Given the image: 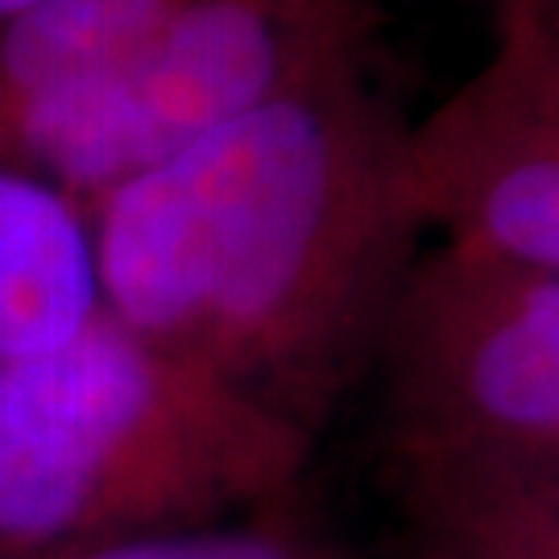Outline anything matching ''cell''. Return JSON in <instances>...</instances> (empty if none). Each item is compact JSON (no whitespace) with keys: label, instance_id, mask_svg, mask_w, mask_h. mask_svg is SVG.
<instances>
[{"label":"cell","instance_id":"cell-1","mask_svg":"<svg viewBox=\"0 0 559 559\" xmlns=\"http://www.w3.org/2000/svg\"><path fill=\"white\" fill-rule=\"evenodd\" d=\"M402 141L365 62L228 120L92 207L104 311L320 440L423 258Z\"/></svg>","mask_w":559,"mask_h":559},{"label":"cell","instance_id":"cell-2","mask_svg":"<svg viewBox=\"0 0 559 559\" xmlns=\"http://www.w3.org/2000/svg\"><path fill=\"white\" fill-rule=\"evenodd\" d=\"M316 436L108 311L0 369V559L282 510Z\"/></svg>","mask_w":559,"mask_h":559},{"label":"cell","instance_id":"cell-3","mask_svg":"<svg viewBox=\"0 0 559 559\" xmlns=\"http://www.w3.org/2000/svg\"><path fill=\"white\" fill-rule=\"evenodd\" d=\"M378 0H170L108 80L0 133V166L96 207L228 120L365 62Z\"/></svg>","mask_w":559,"mask_h":559},{"label":"cell","instance_id":"cell-4","mask_svg":"<svg viewBox=\"0 0 559 559\" xmlns=\"http://www.w3.org/2000/svg\"><path fill=\"white\" fill-rule=\"evenodd\" d=\"M369 385L378 448L559 452V274L436 245L402 286Z\"/></svg>","mask_w":559,"mask_h":559},{"label":"cell","instance_id":"cell-5","mask_svg":"<svg viewBox=\"0 0 559 559\" xmlns=\"http://www.w3.org/2000/svg\"><path fill=\"white\" fill-rule=\"evenodd\" d=\"M423 233L559 274V0L493 9L489 55L402 141Z\"/></svg>","mask_w":559,"mask_h":559},{"label":"cell","instance_id":"cell-6","mask_svg":"<svg viewBox=\"0 0 559 559\" xmlns=\"http://www.w3.org/2000/svg\"><path fill=\"white\" fill-rule=\"evenodd\" d=\"M394 559H559V452L378 448Z\"/></svg>","mask_w":559,"mask_h":559},{"label":"cell","instance_id":"cell-7","mask_svg":"<svg viewBox=\"0 0 559 559\" xmlns=\"http://www.w3.org/2000/svg\"><path fill=\"white\" fill-rule=\"evenodd\" d=\"M100 311L92 212L0 166V369L71 340Z\"/></svg>","mask_w":559,"mask_h":559},{"label":"cell","instance_id":"cell-8","mask_svg":"<svg viewBox=\"0 0 559 559\" xmlns=\"http://www.w3.org/2000/svg\"><path fill=\"white\" fill-rule=\"evenodd\" d=\"M170 0H34L0 25V133L108 80L158 29Z\"/></svg>","mask_w":559,"mask_h":559},{"label":"cell","instance_id":"cell-9","mask_svg":"<svg viewBox=\"0 0 559 559\" xmlns=\"http://www.w3.org/2000/svg\"><path fill=\"white\" fill-rule=\"evenodd\" d=\"M67 559H357L344 543L290 514V506L212 522L191 531H162L141 539L108 543Z\"/></svg>","mask_w":559,"mask_h":559},{"label":"cell","instance_id":"cell-10","mask_svg":"<svg viewBox=\"0 0 559 559\" xmlns=\"http://www.w3.org/2000/svg\"><path fill=\"white\" fill-rule=\"evenodd\" d=\"M29 4H34V0H0V25L9 17H17L21 9H29Z\"/></svg>","mask_w":559,"mask_h":559},{"label":"cell","instance_id":"cell-11","mask_svg":"<svg viewBox=\"0 0 559 559\" xmlns=\"http://www.w3.org/2000/svg\"><path fill=\"white\" fill-rule=\"evenodd\" d=\"M489 4H493V9H498V4H526V0H489Z\"/></svg>","mask_w":559,"mask_h":559}]
</instances>
